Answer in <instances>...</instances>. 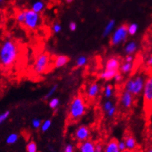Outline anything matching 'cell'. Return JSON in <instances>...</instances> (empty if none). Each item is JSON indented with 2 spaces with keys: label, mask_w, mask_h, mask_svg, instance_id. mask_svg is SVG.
Returning <instances> with one entry per match:
<instances>
[{
  "label": "cell",
  "mask_w": 152,
  "mask_h": 152,
  "mask_svg": "<svg viewBox=\"0 0 152 152\" xmlns=\"http://www.w3.org/2000/svg\"><path fill=\"white\" fill-rule=\"evenodd\" d=\"M20 50L17 42L6 39L0 44V66L5 69L12 67L19 59Z\"/></svg>",
  "instance_id": "obj_1"
},
{
  "label": "cell",
  "mask_w": 152,
  "mask_h": 152,
  "mask_svg": "<svg viewBox=\"0 0 152 152\" xmlns=\"http://www.w3.org/2000/svg\"><path fill=\"white\" fill-rule=\"evenodd\" d=\"M87 111V104L84 96L77 94L73 96L68 108V119L71 122H77L83 118Z\"/></svg>",
  "instance_id": "obj_2"
},
{
  "label": "cell",
  "mask_w": 152,
  "mask_h": 152,
  "mask_svg": "<svg viewBox=\"0 0 152 152\" xmlns=\"http://www.w3.org/2000/svg\"><path fill=\"white\" fill-rule=\"evenodd\" d=\"M146 77L142 73H137L136 75L132 76L127 80L124 83L125 91H128L134 96H138L142 94Z\"/></svg>",
  "instance_id": "obj_3"
},
{
  "label": "cell",
  "mask_w": 152,
  "mask_h": 152,
  "mask_svg": "<svg viewBox=\"0 0 152 152\" xmlns=\"http://www.w3.org/2000/svg\"><path fill=\"white\" fill-rule=\"evenodd\" d=\"M142 94L144 110L149 118L152 113V73L146 77Z\"/></svg>",
  "instance_id": "obj_4"
},
{
  "label": "cell",
  "mask_w": 152,
  "mask_h": 152,
  "mask_svg": "<svg viewBox=\"0 0 152 152\" xmlns=\"http://www.w3.org/2000/svg\"><path fill=\"white\" fill-rule=\"evenodd\" d=\"M50 66V56L47 53L39 54L33 64V70L36 75L45 74L49 70Z\"/></svg>",
  "instance_id": "obj_5"
},
{
  "label": "cell",
  "mask_w": 152,
  "mask_h": 152,
  "mask_svg": "<svg viewBox=\"0 0 152 152\" xmlns=\"http://www.w3.org/2000/svg\"><path fill=\"white\" fill-rule=\"evenodd\" d=\"M127 24H121L118 26L111 33L110 43L112 46H118L127 41L128 38Z\"/></svg>",
  "instance_id": "obj_6"
},
{
  "label": "cell",
  "mask_w": 152,
  "mask_h": 152,
  "mask_svg": "<svg viewBox=\"0 0 152 152\" xmlns=\"http://www.w3.org/2000/svg\"><path fill=\"white\" fill-rule=\"evenodd\" d=\"M42 24V18L40 14L37 13L32 10H25V21L23 26L27 29L34 31L37 29Z\"/></svg>",
  "instance_id": "obj_7"
},
{
  "label": "cell",
  "mask_w": 152,
  "mask_h": 152,
  "mask_svg": "<svg viewBox=\"0 0 152 152\" xmlns=\"http://www.w3.org/2000/svg\"><path fill=\"white\" fill-rule=\"evenodd\" d=\"M134 96L128 91L123 90L121 93L119 98V104L121 107L124 110H130L133 106Z\"/></svg>",
  "instance_id": "obj_8"
},
{
  "label": "cell",
  "mask_w": 152,
  "mask_h": 152,
  "mask_svg": "<svg viewBox=\"0 0 152 152\" xmlns=\"http://www.w3.org/2000/svg\"><path fill=\"white\" fill-rule=\"evenodd\" d=\"M73 137L76 141L79 143L87 141V140H89L91 137V130L87 125H84V124L80 125L76 128L73 133Z\"/></svg>",
  "instance_id": "obj_9"
},
{
  "label": "cell",
  "mask_w": 152,
  "mask_h": 152,
  "mask_svg": "<svg viewBox=\"0 0 152 152\" xmlns=\"http://www.w3.org/2000/svg\"><path fill=\"white\" fill-rule=\"evenodd\" d=\"M101 87L98 82H92L88 85L87 90H86V96L90 100H94L98 95L100 94Z\"/></svg>",
  "instance_id": "obj_10"
},
{
  "label": "cell",
  "mask_w": 152,
  "mask_h": 152,
  "mask_svg": "<svg viewBox=\"0 0 152 152\" xmlns=\"http://www.w3.org/2000/svg\"><path fill=\"white\" fill-rule=\"evenodd\" d=\"M121 60L118 56H110L106 60L104 64V69L107 70H114V71H119L120 66L121 64Z\"/></svg>",
  "instance_id": "obj_11"
},
{
  "label": "cell",
  "mask_w": 152,
  "mask_h": 152,
  "mask_svg": "<svg viewBox=\"0 0 152 152\" xmlns=\"http://www.w3.org/2000/svg\"><path fill=\"white\" fill-rule=\"evenodd\" d=\"M78 152H95V143L91 140H87L80 143Z\"/></svg>",
  "instance_id": "obj_12"
},
{
  "label": "cell",
  "mask_w": 152,
  "mask_h": 152,
  "mask_svg": "<svg viewBox=\"0 0 152 152\" xmlns=\"http://www.w3.org/2000/svg\"><path fill=\"white\" fill-rule=\"evenodd\" d=\"M124 141L125 142L126 148L127 150L135 151V150L137 148V143L133 135L131 134H127L124 137Z\"/></svg>",
  "instance_id": "obj_13"
},
{
  "label": "cell",
  "mask_w": 152,
  "mask_h": 152,
  "mask_svg": "<svg viewBox=\"0 0 152 152\" xmlns=\"http://www.w3.org/2000/svg\"><path fill=\"white\" fill-rule=\"evenodd\" d=\"M69 62V56L66 55H58L53 60V66L56 69L64 67Z\"/></svg>",
  "instance_id": "obj_14"
},
{
  "label": "cell",
  "mask_w": 152,
  "mask_h": 152,
  "mask_svg": "<svg viewBox=\"0 0 152 152\" xmlns=\"http://www.w3.org/2000/svg\"><path fill=\"white\" fill-rule=\"evenodd\" d=\"M104 152H121L118 148V140L115 138L110 139L104 146Z\"/></svg>",
  "instance_id": "obj_15"
},
{
  "label": "cell",
  "mask_w": 152,
  "mask_h": 152,
  "mask_svg": "<svg viewBox=\"0 0 152 152\" xmlns=\"http://www.w3.org/2000/svg\"><path fill=\"white\" fill-rule=\"evenodd\" d=\"M46 9V3L43 0H35L31 3L30 10L37 13L40 14Z\"/></svg>",
  "instance_id": "obj_16"
},
{
  "label": "cell",
  "mask_w": 152,
  "mask_h": 152,
  "mask_svg": "<svg viewBox=\"0 0 152 152\" xmlns=\"http://www.w3.org/2000/svg\"><path fill=\"white\" fill-rule=\"evenodd\" d=\"M124 53L126 55H134L137 50V43L136 41L131 40L124 46Z\"/></svg>",
  "instance_id": "obj_17"
},
{
  "label": "cell",
  "mask_w": 152,
  "mask_h": 152,
  "mask_svg": "<svg viewBox=\"0 0 152 152\" xmlns=\"http://www.w3.org/2000/svg\"><path fill=\"white\" fill-rule=\"evenodd\" d=\"M115 26L116 21L114 19H110V21H108V23H107L105 27H104V31H103V37L106 38V37L110 36L111 33H113L114 28H115Z\"/></svg>",
  "instance_id": "obj_18"
},
{
  "label": "cell",
  "mask_w": 152,
  "mask_h": 152,
  "mask_svg": "<svg viewBox=\"0 0 152 152\" xmlns=\"http://www.w3.org/2000/svg\"><path fill=\"white\" fill-rule=\"evenodd\" d=\"M134 69V63H127L124 62L121 64L119 72L123 75H128Z\"/></svg>",
  "instance_id": "obj_19"
},
{
  "label": "cell",
  "mask_w": 152,
  "mask_h": 152,
  "mask_svg": "<svg viewBox=\"0 0 152 152\" xmlns=\"http://www.w3.org/2000/svg\"><path fill=\"white\" fill-rule=\"evenodd\" d=\"M119 72V71H118ZM118 73L117 71L114 70H107V69H104L101 73L99 74V78L105 81H110L114 79V76L116 73Z\"/></svg>",
  "instance_id": "obj_20"
},
{
  "label": "cell",
  "mask_w": 152,
  "mask_h": 152,
  "mask_svg": "<svg viewBox=\"0 0 152 152\" xmlns=\"http://www.w3.org/2000/svg\"><path fill=\"white\" fill-rule=\"evenodd\" d=\"M87 63H88V58H87V56H86L85 55H80L76 60L75 65L77 67L82 68L87 65Z\"/></svg>",
  "instance_id": "obj_21"
},
{
  "label": "cell",
  "mask_w": 152,
  "mask_h": 152,
  "mask_svg": "<svg viewBox=\"0 0 152 152\" xmlns=\"http://www.w3.org/2000/svg\"><path fill=\"white\" fill-rule=\"evenodd\" d=\"M113 94H114V87L111 84H110V83H108L104 88V97L107 100H108V99L111 98Z\"/></svg>",
  "instance_id": "obj_22"
},
{
  "label": "cell",
  "mask_w": 152,
  "mask_h": 152,
  "mask_svg": "<svg viewBox=\"0 0 152 152\" xmlns=\"http://www.w3.org/2000/svg\"><path fill=\"white\" fill-rule=\"evenodd\" d=\"M138 25L136 23H130L129 25H127V32L128 35L130 37H134L137 34V31H138Z\"/></svg>",
  "instance_id": "obj_23"
},
{
  "label": "cell",
  "mask_w": 152,
  "mask_h": 152,
  "mask_svg": "<svg viewBox=\"0 0 152 152\" xmlns=\"http://www.w3.org/2000/svg\"><path fill=\"white\" fill-rule=\"evenodd\" d=\"M19 140V135L16 133H12L10 135H8L6 139V142L7 145H14Z\"/></svg>",
  "instance_id": "obj_24"
},
{
  "label": "cell",
  "mask_w": 152,
  "mask_h": 152,
  "mask_svg": "<svg viewBox=\"0 0 152 152\" xmlns=\"http://www.w3.org/2000/svg\"><path fill=\"white\" fill-rule=\"evenodd\" d=\"M60 99L57 98V97H52V98H50L48 102L49 107L51 110H56L59 107V106H60Z\"/></svg>",
  "instance_id": "obj_25"
},
{
  "label": "cell",
  "mask_w": 152,
  "mask_h": 152,
  "mask_svg": "<svg viewBox=\"0 0 152 152\" xmlns=\"http://www.w3.org/2000/svg\"><path fill=\"white\" fill-rule=\"evenodd\" d=\"M26 152H38V147L34 141H29L26 146Z\"/></svg>",
  "instance_id": "obj_26"
},
{
  "label": "cell",
  "mask_w": 152,
  "mask_h": 152,
  "mask_svg": "<svg viewBox=\"0 0 152 152\" xmlns=\"http://www.w3.org/2000/svg\"><path fill=\"white\" fill-rule=\"evenodd\" d=\"M58 89V85L57 84H54L53 85L51 88L49 90V91L46 94V95L44 96L43 97V100H50V98H52V96H53L55 94H56V91H57Z\"/></svg>",
  "instance_id": "obj_27"
},
{
  "label": "cell",
  "mask_w": 152,
  "mask_h": 152,
  "mask_svg": "<svg viewBox=\"0 0 152 152\" xmlns=\"http://www.w3.org/2000/svg\"><path fill=\"white\" fill-rule=\"evenodd\" d=\"M52 126V121L51 119H46L45 121L42 122L40 127V131L42 132H46L50 130V128Z\"/></svg>",
  "instance_id": "obj_28"
},
{
  "label": "cell",
  "mask_w": 152,
  "mask_h": 152,
  "mask_svg": "<svg viewBox=\"0 0 152 152\" xmlns=\"http://www.w3.org/2000/svg\"><path fill=\"white\" fill-rule=\"evenodd\" d=\"M15 20L19 24L23 25L24 21H25V10L19 11V12H17V14L15 15Z\"/></svg>",
  "instance_id": "obj_29"
},
{
  "label": "cell",
  "mask_w": 152,
  "mask_h": 152,
  "mask_svg": "<svg viewBox=\"0 0 152 152\" xmlns=\"http://www.w3.org/2000/svg\"><path fill=\"white\" fill-rule=\"evenodd\" d=\"M42 120L40 118H33L32 120V121H31V125H32V127H33V129L35 130H38L40 129L41 124H42Z\"/></svg>",
  "instance_id": "obj_30"
},
{
  "label": "cell",
  "mask_w": 152,
  "mask_h": 152,
  "mask_svg": "<svg viewBox=\"0 0 152 152\" xmlns=\"http://www.w3.org/2000/svg\"><path fill=\"white\" fill-rule=\"evenodd\" d=\"M114 106V103L112 102V100H110V99H108V100H107L103 104V106H102L103 110H104L105 113H107L108 110H110V108L113 107Z\"/></svg>",
  "instance_id": "obj_31"
},
{
  "label": "cell",
  "mask_w": 152,
  "mask_h": 152,
  "mask_svg": "<svg viewBox=\"0 0 152 152\" xmlns=\"http://www.w3.org/2000/svg\"><path fill=\"white\" fill-rule=\"evenodd\" d=\"M10 114H11V111H10V110H6V111H4L3 113H2V114H0V125H1L2 124H3L8 118H10Z\"/></svg>",
  "instance_id": "obj_32"
},
{
  "label": "cell",
  "mask_w": 152,
  "mask_h": 152,
  "mask_svg": "<svg viewBox=\"0 0 152 152\" xmlns=\"http://www.w3.org/2000/svg\"><path fill=\"white\" fill-rule=\"evenodd\" d=\"M52 30L55 34H59L61 33L62 31V26L60 23H54L52 26Z\"/></svg>",
  "instance_id": "obj_33"
},
{
  "label": "cell",
  "mask_w": 152,
  "mask_h": 152,
  "mask_svg": "<svg viewBox=\"0 0 152 152\" xmlns=\"http://www.w3.org/2000/svg\"><path fill=\"white\" fill-rule=\"evenodd\" d=\"M117 110H118V108H117V107L114 105L113 107H111L110 109V110H108L107 112L106 113L107 116L108 118H114V115L116 114V113H117Z\"/></svg>",
  "instance_id": "obj_34"
},
{
  "label": "cell",
  "mask_w": 152,
  "mask_h": 152,
  "mask_svg": "<svg viewBox=\"0 0 152 152\" xmlns=\"http://www.w3.org/2000/svg\"><path fill=\"white\" fill-rule=\"evenodd\" d=\"M64 152H75V147L73 144H67L64 147Z\"/></svg>",
  "instance_id": "obj_35"
},
{
  "label": "cell",
  "mask_w": 152,
  "mask_h": 152,
  "mask_svg": "<svg viewBox=\"0 0 152 152\" xmlns=\"http://www.w3.org/2000/svg\"><path fill=\"white\" fill-rule=\"evenodd\" d=\"M123 78H124L123 74H121L120 72H118V73L115 74V76H114V79L113 80L115 81L116 83H121L122 80H123Z\"/></svg>",
  "instance_id": "obj_36"
},
{
  "label": "cell",
  "mask_w": 152,
  "mask_h": 152,
  "mask_svg": "<svg viewBox=\"0 0 152 152\" xmlns=\"http://www.w3.org/2000/svg\"><path fill=\"white\" fill-rule=\"evenodd\" d=\"M104 146L101 143H95V152H104Z\"/></svg>",
  "instance_id": "obj_37"
},
{
  "label": "cell",
  "mask_w": 152,
  "mask_h": 152,
  "mask_svg": "<svg viewBox=\"0 0 152 152\" xmlns=\"http://www.w3.org/2000/svg\"><path fill=\"white\" fill-rule=\"evenodd\" d=\"M118 148H119L120 151H125L126 149V145L125 142L124 140H121V141H118Z\"/></svg>",
  "instance_id": "obj_38"
},
{
  "label": "cell",
  "mask_w": 152,
  "mask_h": 152,
  "mask_svg": "<svg viewBox=\"0 0 152 152\" xmlns=\"http://www.w3.org/2000/svg\"><path fill=\"white\" fill-rule=\"evenodd\" d=\"M77 24L75 23V22H70L69 23V29L71 32H75L77 30Z\"/></svg>",
  "instance_id": "obj_39"
},
{
  "label": "cell",
  "mask_w": 152,
  "mask_h": 152,
  "mask_svg": "<svg viewBox=\"0 0 152 152\" xmlns=\"http://www.w3.org/2000/svg\"><path fill=\"white\" fill-rule=\"evenodd\" d=\"M134 55H126L125 58H124V61L127 63H134Z\"/></svg>",
  "instance_id": "obj_40"
},
{
  "label": "cell",
  "mask_w": 152,
  "mask_h": 152,
  "mask_svg": "<svg viewBox=\"0 0 152 152\" xmlns=\"http://www.w3.org/2000/svg\"><path fill=\"white\" fill-rule=\"evenodd\" d=\"M147 66L149 67H152V55H151L147 60Z\"/></svg>",
  "instance_id": "obj_41"
},
{
  "label": "cell",
  "mask_w": 152,
  "mask_h": 152,
  "mask_svg": "<svg viewBox=\"0 0 152 152\" xmlns=\"http://www.w3.org/2000/svg\"><path fill=\"white\" fill-rule=\"evenodd\" d=\"M65 2L68 4H70L73 2V0H65Z\"/></svg>",
  "instance_id": "obj_42"
},
{
  "label": "cell",
  "mask_w": 152,
  "mask_h": 152,
  "mask_svg": "<svg viewBox=\"0 0 152 152\" xmlns=\"http://www.w3.org/2000/svg\"><path fill=\"white\" fill-rule=\"evenodd\" d=\"M146 152H152V147H151V148H149L148 150H147Z\"/></svg>",
  "instance_id": "obj_43"
},
{
  "label": "cell",
  "mask_w": 152,
  "mask_h": 152,
  "mask_svg": "<svg viewBox=\"0 0 152 152\" xmlns=\"http://www.w3.org/2000/svg\"><path fill=\"white\" fill-rule=\"evenodd\" d=\"M121 152H134V151H130V150H127V149H126L125 151H121Z\"/></svg>",
  "instance_id": "obj_44"
},
{
  "label": "cell",
  "mask_w": 152,
  "mask_h": 152,
  "mask_svg": "<svg viewBox=\"0 0 152 152\" xmlns=\"http://www.w3.org/2000/svg\"><path fill=\"white\" fill-rule=\"evenodd\" d=\"M4 2H5V0H0V5H2Z\"/></svg>",
  "instance_id": "obj_45"
},
{
  "label": "cell",
  "mask_w": 152,
  "mask_h": 152,
  "mask_svg": "<svg viewBox=\"0 0 152 152\" xmlns=\"http://www.w3.org/2000/svg\"><path fill=\"white\" fill-rule=\"evenodd\" d=\"M150 131H151V133L152 134V124L151 125V127H150Z\"/></svg>",
  "instance_id": "obj_46"
}]
</instances>
